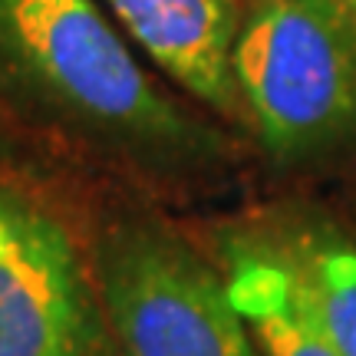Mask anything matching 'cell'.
Listing matches in <instances>:
<instances>
[{"instance_id":"6da1fadb","label":"cell","mask_w":356,"mask_h":356,"mask_svg":"<svg viewBox=\"0 0 356 356\" xmlns=\"http://www.w3.org/2000/svg\"><path fill=\"white\" fill-rule=\"evenodd\" d=\"M0 106L155 181L225 165V139L139 63L99 0H0Z\"/></svg>"},{"instance_id":"277c9868","label":"cell","mask_w":356,"mask_h":356,"mask_svg":"<svg viewBox=\"0 0 356 356\" xmlns=\"http://www.w3.org/2000/svg\"><path fill=\"white\" fill-rule=\"evenodd\" d=\"M96 270L63 218L0 175V356H102Z\"/></svg>"},{"instance_id":"52a82bcc","label":"cell","mask_w":356,"mask_h":356,"mask_svg":"<svg viewBox=\"0 0 356 356\" xmlns=\"http://www.w3.org/2000/svg\"><path fill=\"white\" fill-rule=\"evenodd\" d=\"M291 264L330 346L340 356H356V248L314 238Z\"/></svg>"},{"instance_id":"5b68a950","label":"cell","mask_w":356,"mask_h":356,"mask_svg":"<svg viewBox=\"0 0 356 356\" xmlns=\"http://www.w3.org/2000/svg\"><path fill=\"white\" fill-rule=\"evenodd\" d=\"M115 26L191 99L244 119L234 43L244 0H99Z\"/></svg>"},{"instance_id":"3957f363","label":"cell","mask_w":356,"mask_h":356,"mask_svg":"<svg viewBox=\"0 0 356 356\" xmlns=\"http://www.w3.org/2000/svg\"><path fill=\"white\" fill-rule=\"evenodd\" d=\"M92 270L122 356H264L225 274L165 221H115Z\"/></svg>"},{"instance_id":"8992f818","label":"cell","mask_w":356,"mask_h":356,"mask_svg":"<svg viewBox=\"0 0 356 356\" xmlns=\"http://www.w3.org/2000/svg\"><path fill=\"white\" fill-rule=\"evenodd\" d=\"M221 274L264 356H340L310 314L291 257L238 238L225 248Z\"/></svg>"},{"instance_id":"ba28073f","label":"cell","mask_w":356,"mask_h":356,"mask_svg":"<svg viewBox=\"0 0 356 356\" xmlns=\"http://www.w3.org/2000/svg\"><path fill=\"white\" fill-rule=\"evenodd\" d=\"M346 3H350V10H353V13H356V0H346Z\"/></svg>"},{"instance_id":"7a4b0ae2","label":"cell","mask_w":356,"mask_h":356,"mask_svg":"<svg viewBox=\"0 0 356 356\" xmlns=\"http://www.w3.org/2000/svg\"><path fill=\"white\" fill-rule=\"evenodd\" d=\"M234 83L274 162L333 155L356 142V13L346 0H244Z\"/></svg>"}]
</instances>
